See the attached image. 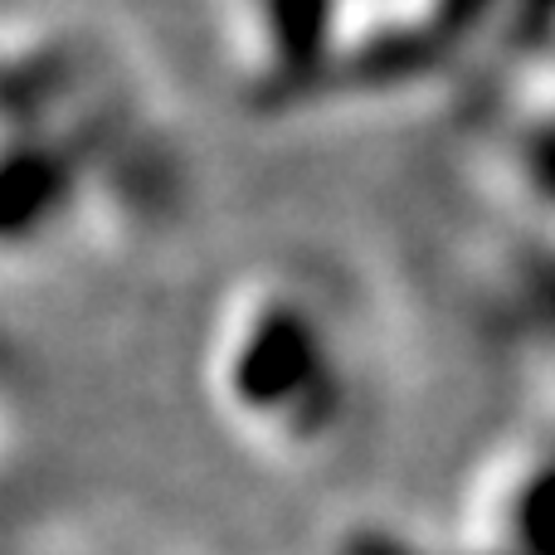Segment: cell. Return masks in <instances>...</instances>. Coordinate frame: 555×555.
I'll use <instances>...</instances> for the list:
<instances>
[{
    "mask_svg": "<svg viewBox=\"0 0 555 555\" xmlns=\"http://www.w3.org/2000/svg\"><path fill=\"white\" fill-rule=\"evenodd\" d=\"M205 390L254 459L287 473L336 468L385 410L375 307L322 259L259 263L210 312Z\"/></svg>",
    "mask_w": 555,
    "mask_h": 555,
    "instance_id": "6da1fadb",
    "label": "cell"
}]
</instances>
